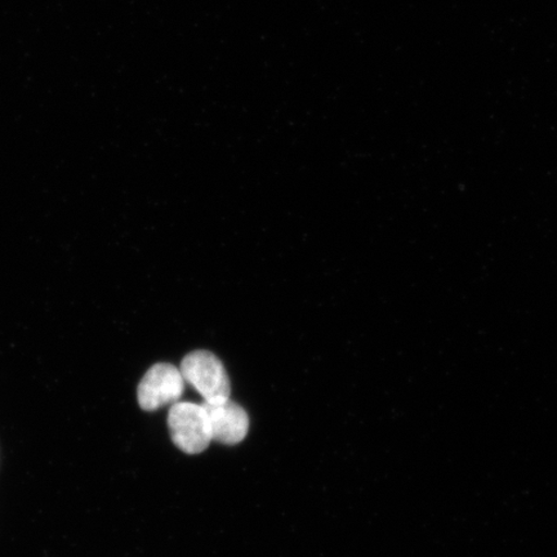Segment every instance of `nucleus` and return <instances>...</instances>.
<instances>
[{
	"label": "nucleus",
	"instance_id": "f257e3e1",
	"mask_svg": "<svg viewBox=\"0 0 557 557\" xmlns=\"http://www.w3.org/2000/svg\"><path fill=\"white\" fill-rule=\"evenodd\" d=\"M169 429L173 444L186 455H200L213 442L205 404L174 403L169 413Z\"/></svg>",
	"mask_w": 557,
	"mask_h": 557
},
{
	"label": "nucleus",
	"instance_id": "f03ea898",
	"mask_svg": "<svg viewBox=\"0 0 557 557\" xmlns=\"http://www.w3.org/2000/svg\"><path fill=\"white\" fill-rule=\"evenodd\" d=\"M181 373L203 396L205 403L230 399L232 386L224 364L211 351H193L181 363Z\"/></svg>",
	"mask_w": 557,
	"mask_h": 557
},
{
	"label": "nucleus",
	"instance_id": "7ed1b4c3",
	"mask_svg": "<svg viewBox=\"0 0 557 557\" xmlns=\"http://www.w3.org/2000/svg\"><path fill=\"white\" fill-rule=\"evenodd\" d=\"M185 392V380L180 369L169 363L152 366L139 382L137 399L146 412H154L177 403Z\"/></svg>",
	"mask_w": 557,
	"mask_h": 557
},
{
	"label": "nucleus",
	"instance_id": "20e7f679",
	"mask_svg": "<svg viewBox=\"0 0 557 557\" xmlns=\"http://www.w3.org/2000/svg\"><path fill=\"white\" fill-rule=\"evenodd\" d=\"M203 404L211 422L213 442L236 445L246 438L249 416L239 404L230 399Z\"/></svg>",
	"mask_w": 557,
	"mask_h": 557
}]
</instances>
